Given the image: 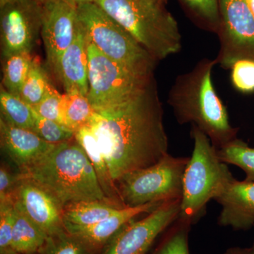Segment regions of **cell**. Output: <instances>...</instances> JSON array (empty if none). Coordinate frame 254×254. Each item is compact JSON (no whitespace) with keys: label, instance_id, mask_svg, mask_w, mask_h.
Instances as JSON below:
<instances>
[{"label":"cell","instance_id":"6da1fadb","mask_svg":"<svg viewBox=\"0 0 254 254\" xmlns=\"http://www.w3.org/2000/svg\"><path fill=\"white\" fill-rule=\"evenodd\" d=\"M88 126L99 141L114 181L148 168L168 154L156 82L125 103L95 112Z\"/></svg>","mask_w":254,"mask_h":254},{"label":"cell","instance_id":"7a4b0ae2","mask_svg":"<svg viewBox=\"0 0 254 254\" xmlns=\"http://www.w3.org/2000/svg\"><path fill=\"white\" fill-rule=\"evenodd\" d=\"M216 64L215 59L205 58L180 75L169 92L168 102L178 123L195 125L219 149L237 138L238 128L232 126L214 87L212 72Z\"/></svg>","mask_w":254,"mask_h":254},{"label":"cell","instance_id":"3957f363","mask_svg":"<svg viewBox=\"0 0 254 254\" xmlns=\"http://www.w3.org/2000/svg\"><path fill=\"white\" fill-rule=\"evenodd\" d=\"M19 175L46 189L63 207L82 200L110 203L91 160L75 138L57 144L44 158Z\"/></svg>","mask_w":254,"mask_h":254},{"label":"cell","instance_id":"277c9868","mask_svg":"<svg viewBox=\"0 0 254 254\" xmlns=\"http://www.w3.org/2000/svg\"><path fill=\"white\" fill-rule=\"evenodd\" d=\"M157 61L180 53L182 36L165 5L149 0H95Z\"/></svg>","mask_w":254,"mask_h":254},{"label":"cell","instance_id":"5b68a950","mask_svg":"<svg viewBox=\"0 0 254 254\" xmlns=\"http://www.w3.org/2000/svg\"><path fill=\"white\" fill-rule=\"evenodd\" d=\"M190 136L193 150L184 174L178 219L192 225L203 215L208 202L215 200L235 178L205 133L192 125Z\"/></svg>","mask_w":254,"mask_h":254},{"label":"cell","instance_id":"8992f818","mask_svg":"<svg viewBox=\"0 0 254 254\" xmlns=\"http://www.w3.org/2000/svg\"><path fill=\"white\" fill-rule=\"evenodd\" d=\"M87 36L102 53L142 76H153L157 60L95 2L76 6Z\"/></svg>","mask_w":254,"mask_h":254},{"label":"cell","instance_id":"52a82bcc","mask_svg":"<svg viewBox=\"0 0 254 254\" xmlns=\"http://www.w3.org/2000/svg\"><path fill=\"white\" fill-rule=\"evenodd\" d=\"M189 160L188 157L168 153L155 165L120 177L116 185L125 206L182 199L184 174Z\"/></svg>","mask_w":254,"mask_h":254},{"label":"cell","instance_id":"ba28073f","mask_svg":"<svg viewBox=\"0 0 254 254\" xmlns=\"http://www.w3.org/2000/svg\"><path fill=\"white\" fill-rule=\"evenodd\" d=\"M88 55L87 97L97 113L109 110L131 99L155 80L153 75L137 74L108 58L88 37Z\"/></svg>","mask_w":254,"mask_h":254},{"label":"cell","instance_id":"9c48e42d","mask_svg":"<svg viewBox=\"0 0 254 254\" xmlns=\"http://www.w3.org/2000/svg\"><path fill=\"white\" fill-rule=\"evenodd\" d=\"M217 64L227 69L237 61L254 60V15L247 0H220Z\"/></svg>","mask_w":254,"mask_h":254},{"label":"cell","instance_id":"30bf717a","mask_svg":"<svg viewBox=\"0 0 254 254\" xmlns=\"http://www.w3.org/2000/svg\"><path fill=\"white\" fill-rule=\"evenodd\" d=\"M0 8L3 58L31 54L41 33V3L38 0H13Z\"/></svg>","mask_w":254,"mask_h":254},{"label":"cell","instance_id":"8fae6325","mask_svg":"<svg viewBox=\"0 0 254 254\" xmlns=\"http://www.w3.org/2000/svg\"><path fill=\"white\" fill-rule=\"evenodd\" d=\"M181 202H165L144 218L130 220L115 234L103 254H147L157 237L178 219Z\"/></svg>","mask_w":254,"mask_h":254},{"label":"cell","instance_id":"7c38bea8","mask_svg":"<svg viewBox=\"0 0 254 254\" xmlns=\"http://www.w3.org/2000/svg\"><path fill=\"white\" fill-rule=\"evenodd\" d=\"M41 36L47 62L55 74L62 56L72 43L78 24L76 6L67 0H47L42 3Z\"/></svg>","mask_w":254,"mask_h":254},{"label":"cell","instance_id":"4fadbf2b","mask_svg":"<svg viewBox=\"0 0 254 254\" xmlns=\"http://www.w3.org/2000/svg\"><path fill=\"white\" fill-rule=\"evenodd\" d=\"M14 205L35 222L48 236L65 230L63 207L46 189L36 182L20 177Z\"/></svg>","mask_w":254,"mask_h":254},{"label":"cell","instance_id":"5bb4252c","mask_svg":"<svg viewBox=\"0 0 254 254\" xmlns=\"http://www.w3.org/2000/svg\"><path fill=\"white\" fill-rule=\"evenodd\" d=\"M0 143L3 150L12 160L20 172L38 163L57 144H52L36 132L19 128L0 118Z\"/></svg>","mask_w":254,"mask_h":254},{"label":"cell","instance_id":"9a60e30c","mask_svg":"<svg viewBox=\"0 0 254 254\" xmlns=\"http://www.w3.org/2000/svg\"><path fill=\"white\" fill-rule=\"evenodd\" d=\"M215 200L222 206L219 225L237 230L254 226V182L235 179Z\"/></svg>","mask_w":254,"mask_h":254},{"label":"cell","instance_id":"2e32d148","mask_svg":"<svg viewBox=\"0 0 254 254\" xmlns=\"http://www.w3.org/2000/svg\"><path fill=\"white\" fill-rule=\"evenodd\" d=\"M56 75L65 93L88 95V36L79 20L74 39L62 56Z\"/></svg>","mask_w":254,"mask_h":254},{"label":"cell","instance_id":"e0dca14e","mask_svg":"<svg viewBox=\"0 0 254 254\" xmlns=\"http://www.w3.org/2000/svg\"><path fill=\"white\" fill-rule=\"evenodd\" d=\"M163 203H148L137 207L118 209L108 218L90 226L80 227L64 224L66 231L77 237L92 250L99 248L111 239L130 220L138 215L149 213Z\"/></svg>","mask_w":254,"mask_h":254},{"label":"cell","instance_id":"ac0fdd59","mask_svg":"<svg viewBox=\"0 0 254 254\" xmlns=\"http://www.w3.org/2000/svg\"><path fill=\"white\" fill-rule=\"evenodd\" d=\"M75 139L81 145L91 160L100 187L108 201L119 208H127L121 199L116 183L111 176L99 141L91 127L86 125L79 128L75 133Z\"/></svg>","mask_w":254,"mask_h":254},{"label":"cell","instance_id":"d6986e66","mask_svg":"<svg viewBox=\"0 0 254 254\" xmlns=\"http://www.w3.org/2000/svg\"><path fill=\"white\" fill-rule=\"evenodd\" d=\"M48 235L14 205L12 245L17 254L40 253Z\"/></svg>","mask_w":254,"mask_h":254},{"label":"cell","instance_id":"ffe728a7","mask_svg":"<svg viewBox=\"0 0 254 254\" xmlns=\"http://www.w3.org/2000/svg\"><path fill=\"white\" fill-rule=\"evenodd\" d=\"M119 208L102 200H82L63 207L64 225L86 227L94 225L113 215Z\"/></svg>","mask_w":254,"mask_h":254},{"label":"cell","instance_id":"44dd1931","mask_svg":"<svg viewBox=\"0 0 254 254\" xmlns=\"http://www.w3.org/2000/svg\"><path fill=\"white\" fill-rule=\"evenodd\" d=\"M95 110L86 95L81 93H66L63 95L62 119L63 125L76 133L89 123Z\"/></svg>","mask_w":254,"mask_h":254},{"label":"cell","instance_id":"7402d4cb","mask_svg":"<svg viewBox=\"0 0 254 254\" xmlns=\"http://www.w3.org/2000/svg\"><path fill=\"white\" fill-rule=\"evenodd\" d=\"M1 117L6 123L33 131L35 126L33 108L21 98L14 96L1 86L0 91Z\"/></svg>","mask_w":254,"mask_h":254},{"label":"cell","instance_id":"603a6c76","mask_svg":"<svg viewBox=\"0 0 254 254\" xmlns=\"http://www.w3.org/2000/svg\"><path fill=\"white\" fill-rule=\"evenodd\" d=\"M189 18L198 27L217 33L220 21V0H178Z\"/></svg>","mask_w":254,"mask_h":254},{"label":"cell","instance_id":"cb8c5ba5","mask_svg":"<svg viewBox=\"0 0 254 254\" xmlns=\"http://www.w3.org/2000/svg\"><path fill=\"white\" fill-rule=\"evenodd\" d=\"M33 60L31 55L28 53L11 55L5 58L1 86L11 94L20 98L21 88Z\"/></svg>","mask_w":254,"mask_h":254},{"label":"cell","instance_id":"d4e9b609","mask_svg":"<svg viewBox=\"0 0 254 254\" xmlns=\"http://www.w3.org/2000/svg\"><path fill=\"white\" fill-rule=\"evenodd\" d=\"M218 155L223 163L242 169L246 181L254 182V148L237 138L219 148Z\"/></svg>","mask_w":254,"mask_h":254},{"label":"cell","instance_id":"484cf974","mask_svg":"<svg viewBox=\"0 0 254 254\" xmlns=\"http://www.w3.org/2000/svg\"><path fill=\"white\" fill-rule=\"evenodd\" d=\"M51 86L44 68L34 59L21 88L20 98L33 108L41 103Z\"/></svg>","mask_w":254,"mask_h":254},{"label":"cell","instance_id":"4316f807","mask_svg":"<svg viewBox=\"0 0 254 254\" xmlns=\"http://www.w3.org/2000/svg\"><path fill=\"white\" fill-rule=\"evenodd\" d=\"M93 251L66 230L48 236L41 254H92Z\"/></svg>","mask_w":254,"mask_h":254},{"label":"cell","instance_id":"83f0119b","mask_svg":"<svg viewBox=\"0 0 254 254\" xmlns=\"http://www.w3.org/2000/svg\"><path fill=\"white\" fill-rule=\"evenodd\" d=\"M34 112L35 126L33 131L45 141L52 144H60L75 138V133L67 127L53 120L40 116Z\"/></svg>","mask_w":254,"mask_h":254},{"label":"cell","instance_id":"f1b7e54d","mask_svg":"<svg viewBox=\"0 0 254 254\" xmlns=\"http://www.w3.org/2000/svg\"><path fill=\"white\" fill-rule=\"evenodd\" d=\"M175 227L154 254H190L188 247V233L190 224L177 219Z\"/></svg>","mask_w":254,"mask_h":254},{"label":"cell","instance_id":"f546056e","mask_svg":"<svg viewBox=\"0 0 254 254\" xmlns=\"http://www.w3.org/2000/svg\"><path fill=\"white\" fill-rule=\"evenodd\" d=\"M231 81L237 91L243 93L254 92V60H238L232 65Z\"/></svg>","mask_w":254,"mask_h":254},{"label":"cell","instance_id":"4dcf8cb0","mask_svg":"<svg viewBox=\"0 0 254 254\" xmlns=\"http://www.w3.org/2000/svg\"><path fill=\"white\" fill-rule=\"evenodd\" d=\"M14 203L0 204V254H17L12 245Z\"/></svg>","mask_w":254,"mask_h":254},{"label":"cell","instance_id":"1f68e13d","mask_svg":"<svg viewBox=\"0 0 254 254\" xmlns=\"http://www.w3.org/2000/svg\"><path fill=\"white\" fill-rule=\"evenodd\" d=\"M63 95L60 94L54 87L51 86L41 103L33 107V110L40 116L49 119L63 125V119H62Z\"/></svg>","mask_w":254,"mask_h":254},{"label":"cell","instance_id":"d6a6232c","mask_svg":"<svg viewBox=\"0 0 254 254\" xmlns=\"http://www.w3.org/2000/svg\"><path fill=\"white\" fill-rule=\"evenodd\" d=\"M20 175H15L4 165L0 168V204L14 203L15 191L19 183Z\"/></svg>","mask_w":254,"mask_h":254},{"label":"cell","instance_id":"836d02e7","mask_svg":"<svg viewBox=\"0 0 254 254\" xmlns=\"http://www.w3.org/2000/svg\"><path fill=\"white\" fill-rule=\"evenodd\" d=\"M226 254H251V250L248 249L235 248L228 250Z\"/></svg>","mask_w":254,"mask_h":254},{"label":"cell","instance_id":"e575fe53","mask_svg":"<svg viewBox=\"0 0 254 254\" xmlns=\"http://www.w3.org/2000/svg\"><path fill=\"white\" fill-rule=\"evenodd\" d=\"M71 4H74L77 6L78 5L82 4H86V3L95 2V0H67Z\"/></svg>","mask_w":254,"mask_h":254},{"label":"cell","instance_id":"d590c367","mask_svg":"<svg viewBox=\"0 0 254 254\" xmlns=\"http://www.w3.org/2000/svg\"><path fill=\"white\" fill-rule=\"evenodd\" d=\"M149 1H153V2L158 3V4L165 5L166 4L168 0H149Z\"/></svg>","mask_w":254,"mask_h":254},{"label":"cell","instance_id":"8d00e7d4","mask_svg":"<svg viewBox=\"0 0 254 254\" xmlns=\"http://www.w3.org/2000/svg\"><path fill=\"white\" fill-rule=\"evenodd\" d=\"M247 2H248L249 5H250L252 11H253L254 15V0H247Z\"/></svg>","mask_w":254,"mask_h":254},{"label":"cell","instance_id":"74e56055","mask_svg":"<svg viewBox=\"0 0 254 254\" xmlns=\"http://www.w3.org/2000/svg\"><path fill=\"white\" fill-rule=\"evenodd\" d=\"M13 1V0H0V7L4 6V5L7 4L10 1Z\"/></svg>","mask_w":254,"mask_h":254},{"label":"cell","instance_id":"f35d334b","mask_svg":"<svg viewBox=\"0 0 254 254\" xmlns=\"http://www.w3.org/2000/svg\"><path fill=\"white\" fill-rule=\"evenodd\" d=\"M251 254H254V245L253 248H252V250H251Z\"/></svg>","mask_w":254,"mask_h":254},{"label":"cell","instance_id":"ab89813d","mask_svg":"<svg viewBox=\"0 0 254 254\" xmlns=\"http://www.w3.org/2000/svg\"><path fill=\"white\" fill-rule=\"evenodd\" d=\"M38 1L42 4V3L45 2V1H47V0H38Z\"/></svg>","mask_w":254,"mask_h":254}]
</instances>
